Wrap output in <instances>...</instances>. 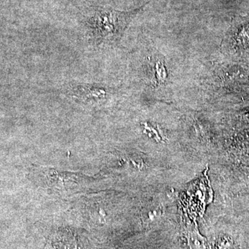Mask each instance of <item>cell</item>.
I'll return each mask as SVG.
<instances>
[{
    "instance_id": "obj_2",
    "label": "cell",
    "mask_w": 249,
    "mask_h": 249,
    "mask_svg": "<svg viewBox=\"0 0 249 249\" xmlns=\"http://www.w3.org/2000/svg\"><path fill=\"white\" fill-rule=\"evenodd\" d=\"M70 94L78 101L87 104H99L107 98L109 91L104 87L95 84H71Z\"/></svg>"
},
{
    "instance_id": "obj_1",
    "label": "cell",
    "mask_w": 249,
    "mask_h": 249,
    "mask_svg": "<svg viewBox=\"0 0 249 249\" xmlns=\"http://www.w3.org/2000/svg\"><path fill=\"white\" fill-rule=\"evenodd\" d=\"M129 12L98 7L86 21L87 27L95 45H111L119 42L132 19L144 7Z\"/></svg>"
},
{
    "instance_id": "obj_4",
    "label": "cell",
    "mask_w": 249,
    "mask_h": 249,
    "mask_svg": "<svg viewBox=\"0 0 249 249\" xmlns=\"http://www.w3.org/2000/svg\"><path fill=\"white\" fill-rule=\"evenodd\" d=\"M190 245L192 249H204V242L200 236L193 233L190 236Z\"/></svg>"
},
{
    "instance_id": "obj_3",
    "label": "cell",
    "mask_w": 249,
    "mask_h": 249,
    "mask_svg": "<svg viewBox=\"0 0 249 249\" xmlns=\"http://www.w3.org/2000/svg\"><path fill=\"white\" fill-rule=\"evenodd\" d=\"M154 66H155L154 67V71H155L156 83L159 85L163 84L167 80V71L164 61L160 59H158L156 60Z\"/></svg>"
},
{
    "instance_id": "obj_5",
    "label": "cell",
    "mask_w": 249,
    "mask_h": 249,
    "mask_svg": "<svg viewBox=\"0 0 249 249\" xmlns=\"http://www.w3.org/2000/svg\"><path fill=\"white\" fill-rule=\"evenodd\" d=\"M232 243L231 240L228 237H221L218 240L216 249H232Z\"/></svg>"
}]
</instances>
